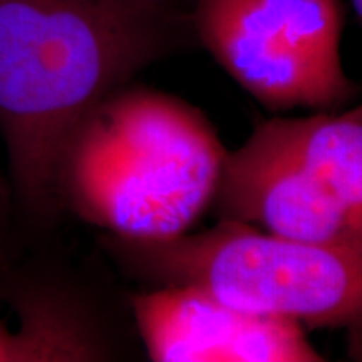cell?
Segmentation results:
<instances>
[{"label":"cell","mask_w":362,"mask_h":362,"mask_svg":"<svg viewBox=\"0 0 362 362\" xmlns=\"http://www.w3.org/2000/svg\"><path fill=\"white\" fill-rule=\"evenodd\" d=\"M214 203L221 220L275 237L362 248V230L297 156L275 119L226 153Z\"/></svg>","instance_id":"obj_5"},{"label":"cell","mask_w":362,"mask_h":362,"mask_svg":"<svg viewBox=\"0 0 362 362\" xmlns=\"http://www.w3.org/2000/svg\"><path fill=\"white\" fill-rule=\"evenodd\" d=\"M148 356L156 362H320L300 324L238 309L197 287L133 297Z\"/></svg>","instance_id":"obj_6"},{"label":"cell","mask_w":362,"mask_h":362,"mask_svg":"<svg viewBox=\"0 0 362 362\" xmlns=\"http://www.w3.org/2000/svg\"><path fill=\"white\" fill-rule=\"evenodd\" d=\"M170 21L126 0H0V133L25 211L52 210L76 131L168 52Z\"/></svg>","instance_id":"obj_1"},{"label":"cell","mask_w":362,"mask_h":362,"mask_svg":"<svg viewBox=\"0 0 362 362\" xmlns=\"http://www.w3.org/2000/svg\"><path fill=\"white\" fill-rule=\"evenodd\" d=\"M112 247L158 287H197L238 309L346 330L362 361V248L298 242L221 220L166 240L116 237Z\"/></svg>","instance_id":"obj_3"},{"label":"cell","mask_w":362,"mask_h":362,"mask_svg":"<svg viewBox=\"0 0 362 362\" xmlns=\"http://www.w3.org/2000/svg\"><path fill=\"white\" fill-rule=\"evenodd\" d=\"M352 7H354V11L357 13V17H359V22L362 25V0H351Z\"/></svg>","instance_id":"obj_10"},{"label":"cell","mask_w":362,"mask_h":362,"mask_svg":"<svg viewBox=\"0 0 362 362\" xmlns=\"http://www.w3.org/2000/svg\"><path fill=\"white\" fill-rule=\"evenodd\" d=\"M7 202H8V193L7 187L4 183L2 175H0V257H2V242H4V225H6V214H7Z\"/></svg>","instance_id":"obj_8"},{"label":"cell","mask_w":362,"mask_h":362,"mask_svg":"<svg viewBox=\"0 0 362 362\" xmlns=\"http://www.w3.org/2000/svg\"><path fill=\"white\" fill-rule=\"evenodd\" d=\"M216 64L270 111H337L359 94L342 64L341 0H194Z\"/></svg>","instance_id":"obj_4"},{"label":"cell","mask_w":362,"mask_h":362,"mask_svg":"<svg viewBox=\"0 0 362 362\" xmlns=\"http://www.w3.org/2000/svg\"><path fill=\"white\" fill-rule=\"evenodd\" d=\"M126 2L144 8H151V11H171L176 0H126Z\"/></svg>","instance_id":"obj_9"},{"label":"cell","mask_w":362,"mask_h":362,"mask_svg":"<svg viewBox=\"0 0 362 362\" xmlns=\"http://www.w3.org/2000/svg\"><path fill=\"white\" fill-rule=\"evenodd\" d=\"M275 121L297 156L362 230V104Z\"/></svg>","instance_id":"obj_7"},{"label":"cell","mask_w":362,"mask_h":362,"mask_svg":"<svg viewBox=\"0 0 362 362\" xmlns=\"http://www.w3.org/2000/svg\"><path fill=\"white\" fill-rule=\"evenodd\" d=\"M225 158L215 128L197 107L126 84L76 131L59 193L115 237L173 238L214 203Z\"/></svg>","instance_id":"obj_2"}]
</instances>
